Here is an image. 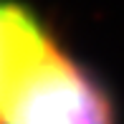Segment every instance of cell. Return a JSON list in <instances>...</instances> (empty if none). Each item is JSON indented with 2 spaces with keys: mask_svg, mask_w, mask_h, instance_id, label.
<instances>
[{
  "mask_svg": "<svg viewBox=\"0 0 124 124\" xmlns=\"http://www.w3.org/2000/svg\"><path fill=\"white\" fill-rule=\"evenodd\" d=\"M0 124H116V116L101 81L56 41L13 84Z\"/></svg>",
  "mask_w": 124,
  "mask_h": 124,
  "instance_id": "1",
  "label": "cell"
},
{
  "mask_svg": "<svg viewBox=\"0 0 124 124\" xmlns=\"http://www.w3.org/2000/svg\"><path fill=\"white\" fill-rule=\"evenodd\" d=\"M53 43L56 38L25 5L0 0V109L18 76Z\"/></svg>",
  "mask_w": 124,
  "mask_h": 124,
  "instance_id": "2",
  "label": "cell"
}]
</instances>
